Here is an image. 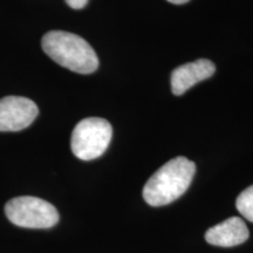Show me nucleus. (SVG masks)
Here are the masks:
<instances>
[{"label":"nucleus","mask_w":253,"mask_h":253,"mask_svg":"<svg viewBox=\"0 0 253 253\" xmlns=\"http://www.w3.org/2000/svg\"><path fill=\"white\" fill-rule=\"evenodd\" d=\"M41 45L53 61L69 71L90 74L99 68V58L93 47L77 34L63 31L48 32L43 36Z\"/></svg>","instance_id":"nucleus-2"},{"label":"nucleus","mask_w":253,"mask_h":253,"mask_svg":"<svg viewBox=\"0 0 253 253\" xmlns=\"http://www.w3.org/2000/svg\"><path fill=\"white\" fill-rule=\"evenodd\" d=\"M250 233L245 221L239 217H231L210 227L205 233V240L209 244L220 248H232L245 243Z\"/></svg>","instance_id":"nucleus-7"},{"label":"nucleus","mask_w":253,"mask_h":253,"mask_svg":"<svg viewBox=\"0 0 253 253\" xmlns=\"http://www.w3.org/2000/svg\"><path fill=\"white\" fill-rule=\"evenodd\" d=\"M196 164L184 156L170 160L148 179L143 198L151 207H163L178 199L191 184Z\"/></svg>","instance_id":"nucleus-1"},{"label":"nucleus","mask_w":253,"mask_h":253,"mask_svg":"<svg viewBox=\"0 0 253 253\" xmlns=\"http://www.w3.org/2000/svg\"><path fill=\"white\" fill-rule=\"evenodd\" d=\"M112 136L113 128L107 120L84 119L73 130L71 140L73 154L82 161L95 160L107 150Z\"/></svg>","instance_id":"nucleus-4"},{"label":"nucleus","mask_w":253,"mask_h":253,"mask_svg":"<svg viewBox=\"0 0 253 253\" xmlns=\"http://www.w3.org/2000/svg\"><path fill=\"white\" fill-rule=\"evenodd\" d=\"M169 2H171V4H175V5H183L185 4V2H188L189 0H168Z\"/></svg>","instance_id":"nucleus-10"},{"label":"nucleus","mask_w":253,"mask_h":253,"mask_svg":"<svg viewBox=\"0 0 253 253\" xmlns=\"http://www.w3.org/2000/svg\"><path fill=\"white\" fill-rule=\"evenodd\" d=\"M39 109L33 101L23 96H6L0 100V131H19L30 126Z\"/></svg>","instance_id":"nucleus-5"},{"label":"nucleus","mask_w":253,"mask_h":253,"mask_svg":"<svg viewBox=\"0 0 253 253\" xmlns=\"http://www.w3.org/2000/svg\"><path fill=\"white\" fill-rule=\"evenodd\" d=\"M69 7L74 9H81L88 4V0H65Z\"/></svg>","instance_id":"nucleus-9"},{"label":"nucleus","mask_w":253,"mask_h":253,"mask_svg":"<svg viewBox=\"0 0 253 253\" xmlns=\"http://www.w3.org/2000/svg\"><path fill=\"white\" fill-rule=\"evenodd\" d=\"M236 208L243 217L253 223V185L245 189L237 197Z\"/></svg>","instance_id":"nucleus-8"},{"label":"nucleus","mask_w":253,"mask_h":253,"mask_svg":"<svg viewBox=\"0 0 253 253\" xmlns=\"http://www.w3.org/2000/svg\"><path fill=\"white\" fill-rule=\"evenodd\" d=\"M216 72V66L207 59H199L194 62L177 67L171 74V90L175 95H182L196 84L211 78Z\"/></svg>","instance_id":"nucleus-6"},{"label":"nucleus","mask_w":253,"mask_h":253,"mask_svg":"<svg viewBox=\"0 0 253 253\" xmlns=\"http://www.w3.org/2000/svg\"><path fill=\"white\" fill-rule=\"evenodd\" d=\"M5 214L14 225L26 229H49L59 221V212L54 205L32 196H21L8 201Z\"/></svg>","instance_id":"nucleus-3"}]
</instances>
